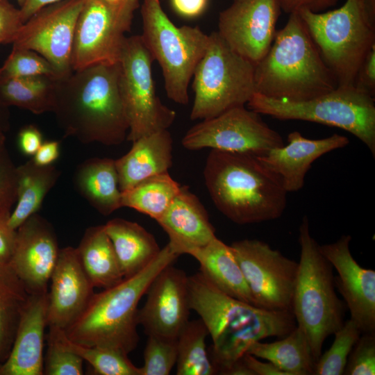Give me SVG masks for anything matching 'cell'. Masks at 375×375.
<instances>
[{"mask_svg": "<svg viewBox=\"0 0 375 375\" xmlns=\"http://www.w3.org/2000/svg\"><path fill=\"white\" fill-rule=\"evenodd\" d=\"M119 62L97 65L55 80L51 111L65 136L118 145L129 124L118 86Z\"/></svg>", "mask_w": 375, "mask_h": 375, "instance_id": "6da1fadb", "label": "cell"}, {"mask_svg": "<svg viewBox=\"0 0 375 375\" xmlns=\"http://www.w3.org/2000/svg\"><path fill=\"white\" fill-rule=\"evenodd\" d=\"M203 178L216 208L238 224L278 219L286 208L281 178L257 156L211 150Z\"/></svg>", "mask_w": 375, "mask_h": 375, "instance_id": "7a4b0ae2", "label": "cell"}, {"mask_svg": "<svg viewBox=\"0 0 375 375\" xmlns=\"http://www.w3.org/2000/svg\"><path fill=\"white\" fill-rule=\"evenodd\" d=\"M254 83L256 93L290 101L310 100L338 87L297 12L290 14L267 53L255 65Z\"/></svg>", "mask_w": 375, "mask_h": 375, "instance_id": "3957f363", "label": "cell"}, {"mask_svg": "<svg viewBox=\"0 0 375 375\" xmlns=\"http://www.w3.org/2000/svg\"><path fill=\"white\" fill-rule=\"evenodd\" d=\"M178 255L169 245L141 272L94 293L79 317L65 330L74 342L128 354L137 347L138 306L155 276Z\"/></svg>", "mask_w": 375, "mask_h": 375, "instance_id": "277c9868", "label": "cell"}, {"mask_svg": "<svg viewBox=\"0 0 375 375\" xmlns=\"http://www.w3.org/2000/svg\"><path fill=\"white\" fill-rule=\"evenodd\" d=\"M299 243L300 258L291 310L317 361L326 339L342 326L345 304L336 294L333 267L311 235L306 215L299 228Z\"/></svg>", "mask_w": 375, "mask_h": 375, "instance_id": "5b68a950", "label": "cell"}, {"mask_svg": "<svg viewBox=\"0 0 375 375\" xmlns=\"http://www.w3.org/2000/svg\"><path fill=\"white\" fill-rule=\"evenodd\" d=\"M333 74L338 87L354 86L357 73L375 46V24L369 20L364 0H346L339 8L298 12Z\"/></svg>", "mask_w": 375, "mask_h": 375, "instance_id": "8992f818", "label": "cell"}, {"mask_svg": "<svg viewBox=\"0 0 375 375\" xmlns=\"http://www.w3.org/2000/svg\"><path fill=\"white\" fill-rule=\"evenodd\" d=\"M140 37L160 66L168 98L189 102L188 86L206 50L209 35L199 26H176L163 11L160 0H143Z\"/></svg>", "mask_w": 375, "mask_h": 375, "instance_id": "52a82bcc", "label": "cell"}, {"mask_svg": "<svg viewBox=\"0 0 375 375\" xmlns=\"http://www.w3.org/2000/svg\"><path fill=\"white\" fill-rule=\"evenodd\" d=\"M249 109L281 120H301L342 128L362 141L375 156L374 98L354 86L303 101L276 99L255 93Z\"/></svg>", "mask_w": 375, "mask_h": 375, "instance_id": "ba28073f", "label": "cell"}, {"mask_svg": "<svg viewBox=\"0 0 375 375\" xmlns=\"http://www.w3.org/2000/svg\"><path fill=\"white\" fill-rule=\"evenodd\" d=\"M254 69L255 65L232 50L217 31L212 32L193 74L191 119H210L247 103L256 92Z\"/></svg>", "mask_w": 375, "mask_h": 375, "instance_id": "9c48e42d", "label": "cell"}, {"mask_svg": "<svg viewBox=\"0 0 375 375\" xmlns=\"http://www.w3.org/2000/svg\"><path fill=\"white\" fill-rule=\"evenodd\" d=\"M153 61L140 35L126 38L119 62L118 86L129 124L126 140L132 142L168 129L176 119V112L156 94Z\"/></svg>", "mask_w": 375, "mask_h": 375, "instance_id": "30bf717a", "label": "cell"}, {"mask_svg": "<svg viewBox=\"0 0 375 375\" xmlns=\"http://www.w3.org/2000/svg\"><path fill=\"white\" fill-rule=\"evenodd\" d=\"M139 0H85L74 36L73 71L119 62Z\"/></svg>", "mask_w": 375, "mask_h": 375, "instance_id": "8fae6325", "label": "cell"}, {"mask_svg": "<svg viewBox=\"0 0 375 375\" xmlns=\"http://www.w3.org/2000/svg\"><path fill=\"white\" fill-rule=\"evenodd\" d=\"M181 144L188 150L208 148L257 156L284 145L281 135L244 106L201 120L186 132Z\"/></svg>", "mask_w": 375, "mask_h": 375, "instance_id": "7c38bea8", "label": "cell"}, {"mask_svg": "<svg viewBox=\"0 0 375 375\" xmlns=\"http://www.w3.org/2000/svg\"><path fill=\"white\" fill-rule=\"evenodd\" d=\"M230 247L256 306L291 310L298 262L256 239L235 241Z\"/></svg>", "mask_w": 375, "mask_h": 375, "instance_id": "4fadbf2b", "label": "cell"}, {"mask_svg": "<svg viewBox=\"0 0 375 375\" xmlns=\"http://www.w3.org/2000/svg\"><path fill=\"white\" fill-rule=\"evenodd\" d=\"M85 0H62L32 15L19 28L12 48L30 49L46 58L63 77L73 70L76 22Z\"/></svg>", "mask_w": 375, "mask_h": 375, "instance_id": "5bb4252c", "label": "cell"}, {"mask_svg": "<svg viewBox=\"0 0 375 375\" xmlns=\"http://www.w3.org/2000/svg\"><path fill=\"white\" fill-rule=\"evenodd\" d=\"M278 0H233L219 15L218 33L254 65L269 51L281 15Z\"/></svg>", "mask_w": 375, "mask_h": 375, "instance_id": "9a60e30c", "label": "cell"}, {"mask_svg": "<svg viewBox=\"0 0 375 375\" xmlns=\"http://www.w3.org/2000/svg\"><path fill=\"white\" fill-rule=\"evenodd\" d=\"M145 294L146 301L138 310V325L147 335L176 339L191 310L185 272L173 264L167 265L155 276Z\"/></svg>", "mask_w": 375, "mask_h": 375, "instance_id": "2e32d148", "label": "cell"}, {"mask_svg": "<svg viewBox=\"0 0 375 375\" xmlns=\"http://www.w3.org/2000/svg\"><path fill=\"white\" fill-rule=\"evenodd\" d=\"M351 236L319 245L323 256L338 272L335 288L344 299L351 319L362 333L375 331V271L360 266L349 248Z\"/></svg>", "mask_w": 375, "mask_h": 375, "instance_id": "e0dca14e", "label": "cell"}, {"mask_svg": "<svg viewBox=\"0 0 375 375\" xmlns=\"http://www.w3.org/2000/svg\"><path fill=\"white\" fill-rule=\"evenodd\" d=\"M59 250L53 226L38 214L17 228L9 264L30 294L48 291Z\"/></svg>", "mask_w": 375, "mask_h": 375, "instance_id": "ac0fdd59", "label": "cell"}, {"mask_svg": "<svg viewBox=\"0 0 375 375\" xmlns=\"http://www.w3.org/2000/svg\"><path fill=\"white\" fill-rule=\"evenodd\" d=\"M191 310L206 326L212 342L248 324L267 319L277 310L264 309L223 292L200 272L188 276Z\"/></svg>", "mask_w": 375, "mask_h": 375, "instance_id": "d6986e66", "label": "cell"}, {"mask_svg": "<svg viewBox=\"0 0 375 375\" xmlns=\"http://www.w3.org/2000/svg\"><path fill=\"white\" fill-rule=\"evenodd\" d=\"M49 284L47 326L65 330L83 312L94 294V286L77 248L60 249Z\"/></svg>", "mask_w": 375, "mask_h": 375, "instance_id": "ffe728a7", "label": "cell"}, {"mask_svg": "<svg viewBox=\"0 0 375 375\" xmlns=\"http://www.w3.org/2000/svg\"><path fill=\"white\" fill-rule=\"evenodd\" d=\"M47 299L48 291L31 294L22 311L10 351L0 365V375L44 374Z\"/></svg>", "mask_w": 375, "mask_h": 375, "instance_id": "44dd1931", "label": "cell"}, {"mask_svg": "<svg viewBox=\"0 0 375 375\" xmlns=\"http://www.w3.org/2000/svg\"><path fill=\"white\" fill-rule=\"evenodd\" d=\"M349 139L337 133L322 139H308L299 131L288 135V144L269 150L259 158L281 178L288 192L302 189L312 164L333 150L345 147Z\"/></svg>", "mask_w": 375, "mask_h": 375, "instance_id": "7402d4cb", "label": "cell"}, {"mask_svg": "<svg viewBox=\"0 0 375 375\" xmlns=\"http://www.w3.org/2000/svg\"><path fill=\"white\" fill-rule=\"evenodd\" d=\"M156 222L167 233L169 245L178 255L188 254L216 238L208 214L188 187L181 186L169 206Z\"/></svg>", "mask_w": 375, "mask_h": 375, "instance_id": "603a6c76", "label": "cell"}, {"mask_svg": "<svg viewBox=\"0 0 375 375\" xmlns=\"http://www.w3.org/2000/svg\"><path fill=\"white\" fill-rule=\"evenodd\" d=\"M132 143L131 149L115 160L121 192L149 177L168 172L172 166L173 140L167 129L142 137Z\"/></svg>", "mask_w": 375, "mask_h": 375, "instance_id": "cb8c5ba5", "label": "cell"}, {"mask_svg": "<svg viewBox=\"0 0 375 375\" xmlns=\"http://www.w3.org/2000/svg\"><path fill=\"white\" fill-rule=\"evenodd\" d=\"M297 326L291 310H278L272 317L254 322L212 342L209 356L217 374H223L256 342L268 337L283 338Z\"/></svg>", "mask_w": 375, "mask_h": 375, "instance_id": "d4e9b609", "label": "cell"}, {"mask_svg": "<svg viewBox=\"0 0 375 375\" xmlns=\"http://www.w3.org/2000/svg\"><path fill=\"white\" fill-rule=\"evenodd\" d=\"M188 254L197 260L199 272L219 290L257 306L230 245L216 237Z\"/></svg>", "mask_w": 375, "mask_h": 375, "instance_id": "484cf974", "label": "cell"}, {"mask_svg": "<svg viewBox=\"0 0 375 375\" xmlns=\"http://www.w3.org/2000/svg\"><path fill=\"white\" fill-rule=\"evenodd\" d=\"M104 228L124 278L144 269L161 249L155 237L136 222L114 218L107 222Z\"/></svg>", "mask_w": 375, "mask_h": 375, "instance_id": "4316f807", "label": "cell"}, {"mask_svg": "<svg viewBox=\"0 0 375 375\" xmlns=\"http://www.w3.org/2000/svg\"><path fill=\"white\" fill-rule=\"evenodd\" d=\"M74 183L79 194L104 216L122 208L115 160L92 158L79 165Z\"/></svg>", "mask_w": 375, "mask_h": 375, "instance_id": "83f0119b", "label": "cell"}, {"mask_svg": "<svg viewBox=\"0 0 375 375\" xmlns=\"http://www.w3.org/2000/svg\"><path fill=\"white\" fill-rule=\"evenodd\" d=\"M76 248L94 288L103 290L123 281L117 255L104 225L88 228Z\"/></svg>", "mask_w": 375, "mask_h": 375, "instance_id": "f1b7e54d", "label": "cell"}, {"mask_svg": "<svg viewBox=\"0 0 375 375\" xmlns=\"http://www.w3.org/2000/svg\"><path fill=\"white\" fill-rule=\"evenodd\" d=\"M17 198L9 217L10 226L17 230L36 214L60 172L54 166H41L31 159L17 167Z\"/></svg>", "mask_w": 375, "mask_h": 375, "instance_id": "f546056e", "label": "cell"}, {"mask_svg": "<svg viewBox=\"0 0 375 375\" xmlns=\"http://www.w3.org/2000/svg\"><path fill=\"white\" fill-rule=\"evenodd\" d=\"M246 353L269 361L287 375H313L315 359L308 339L296 326L281 340L252 344Z\"/></svg>", "mask_w": 375, "mask_h": 375, "instance_id": "4dcf8cb0", "label": "cell"}, {"mask_svg": "<svg viewBox=\"0 0 375 375\" xmlns=\"http://www.w3.org/2000/svg\"><path fill=\"white\" fill-rule=\"evenodd\" d=\"M31 294L9 263H0V365L7 358Z\"/></svg>", "mask_w": 375, "mask_h": 375, "instance_id": "1f68e13d", "label": "cell"}, {"mask_svg": "<svg viewBox=\"0 0 375 375\" xmlns=\"http://www.w3.org/2000/svg\"><path fill=\"white\" fill-rule=\"evenodd\" d=\"M181 188L168 172L154 175L122 192V207L133 208L156 221L169 206Z\"/></svg>", "mask_w": 375, "mask_h": 375, "instance_id": "d6a6232c", "label": "cell"}, {"mask_svg": "<svg viewBox=\"0 0 375 375\" xmlns=\"http://www.w3.org/2000/svg\"><path fill=\"white\" fill-rule=\"evenodd\" d=\"M55 80L44 76L0 79V103L35 115L51 112Z\"/></svg>", "mask_w": 375, "mask_h": 375, "instance_id": "836d02e7", "label": "cell"}, {"mask_svg": "<svg viewBox=\"0 0 375 375\" xmlns=\"http://www.w3.org/2000/svg\"><path fill=\"white\" fill-rule=\"evenodd\" d=\"M208 335L200 319L188 322L177 337V375L217 374L206 349Z\"/></svg>", "mask_w": 375, "mask_h": 375, "instance_id": "e575fe53", "label": "cell"}, {"mask_svg": "<svg viewBox=\"0 0 375 375\" xmlns=\"http://www.w3.org/2000/svg\"><path fill=\"white\" fill-rule=\"evenodd\" d=\"M49 327L54 330L59 341L66 349L89 363L95 374L140 375V367L133 364L127 354L108 348L74 342L67 338L64 329L52 326Z\"/></svg>", "mask_w": 375, "mask_h": 375, "instance_id": "d590c367", "label": "cell"}, {"mask_svg": "<svg viewBox=\"0 0 375 375\" xmlns=\"http://www.w3.org/2000/svg\"><path fill=\"white\" fill-rule=\"evenodd\" d=\"M361 333L351 319L345 321L333 334L335 339L331 347L315 362L313 375L344 374L348 357Z\"/></svg>", "mask_w": 375, "mask_h": 375, "instance_id": "8d00e7d4", "label": "cell"}, {"mask_svg": "<svg viewBox=\"0 0 375 375\" xmlns=\"http://www.w3.org/2000/svg\"><path fill=\"white\" fill-rule=\"evenodd\" d=\"M44 76L58 79L61 76L43 56L30 49L12 48L0 67V79Z\"/></svg>", "mask_w": 375, "mask_h": 375, "instance_id": "74e56055", "label": "cell"}, {"mask_svg": "<svg viewBox=\"0 0 375 375\" xmlns=\"http://www.w3.org/2000/svg\"><path fill=\"white\" fill-rule=\"evenodd\" d=\"M140 375H168L177 360V338L147 335Z\"/></svg>", "mask_w": 375, "mask_h": 375, "instance_id": "f35d334b", "label": "cell"}, {"mask_svg": "<svg viewBox=\"0 0 375 375\" xmlns=\"http://www.w3.org/2000/svg\"><path fill=\"white\" fill-rule=\"evenodd\" d=\"M47 344V351L44 359V374H83V360L60 343L51 327H49Z\"/></svg>", "mask_w": 375, "mask_h": 375, "instance_id": "ab89813d", "label": "cell"}, {"mask_svg": "<svg viewBox=\"0 0 375 375\" xmlns=\"http://www.w3.org/2000/svg\"><path fill=\"white\" fill-rule=\"evenodd\" d=\"M344 374H375V331L361 333L348 357Z\"/></svg>", "mask_w": 375, "mask_h": 375, "instance_id": "60d3db41", "label": "cell"}, {"mask_svg": "<svg viewBox=\"0 0 375 375\" xmlns=\"http://www.w3.org/2000/svg\"><path fill=\"white\" fill-rule=\"evenodd\" d=\"M17 167L6 146L0 147V215L11 212L17 198Z\"/></svg>", "mask_w": 375, "mask_h": 375, "instance_id": "b9f144b4", "label": "cell"}, {"mask_svg": "<svg viewBox=\"0 0 375 375\" xmlns=\"http://www.w3.org/2000/svg\"><path fill=\"white\" fill-rule=\"evenodd\" d=\"M23 24L20 10L0 0V44H12Z\"/></svg>", "mask_w": 375, "mask_h": 375, "instance_id": "7bdbcfd3", "label": "cell"}, {"mask_svg": "<svg viewBox=\"0 0 375 375\" xmlns=\"http://www.w3.org/2000/svg\"><path fill=\"white\" fill-rule=\"evenodd\" d=\"M354 87L366 94L375 97V46L367 54L356 75Z\"/></svg>", "mask_w": 375, "mask_h": 375, "instance_id": "ee69618b", "label": "cell"}, {"mask_svg": "<svg viewBox=\"0 0 375 375\" xmlns=\"http://www.w3.org/2000/svg\"><path fill=\"white\" fill-rule=\"evenodd\" d=\"M10 215H0V263H9L15 248L17 230L9 224Z\"/></svg>", "mask_w": 375, "mask_h": 375, "instance_id": "f6af8a7d", "label": "cell"}, {"mask_svg": "<svg viewBox=\"0 0 375 375\" xmlns=\"http://www.w3.org/2000/svg\"><path fill=\"white\" fill-rule=\"evenodd\" d=\"M42 142V134L35 125L24 126L19 131L18 146L24 155L33 156Z\"/></svg>", "mask_w": 375, "mask_h": 375, "instance_id": "bcb514c9", "label": "cell"}, {"mask_svg": "<svg viewBox=\"0 0 375 375\" xmlns=\"http://www.w3.org/2000/svg\"><path fill=\"white\" fill-rule=\"evenodd\" d=\"M339 0H278L281 10L289 15L300 10L322 12L336 5Z\"/></svg>", "mask_w": 375, "mask_h": 375, "instance_id": "7dc6e473", "label": "cell"}, {"mask_svg": "<svg viewBox=\"0 0 375 375\" xmlns=\"http://www.w3.org/2000/svg\"><path fill=\"white\" fill-rule=\"evenodd\" d=\"M60 156V142L51 140L43 142L33 155V162L41 166L52 165Z\"/></svg>", "mask_w": 375, "mask_h": 375, "instance_id": "c3c4849f", "label": "cell"}, {"mask_svg": "<svg viewBox=\"0 0 375 375\" xmlns=\"http://www.w3.org/2000/svg\"><path fill=\"white\" fill-rule=\"evenodd\" d=\"M175 11L185 17H195L203 12L208 0H171Z\"/></svg>", "mask_w": 375, "mask_h": 375, "instance_id": "681fc988", "label": "cell"}, {"mask_svg": "<svg viewBox=\"0 0 375 375\" xmlns=\"http://www.w3.org/2000/svg\"><path fill=\"white\" fill-rule=\"evenodd\" d=\"M242 360L253 375H287L273 363L260 361L252 355L245 353Z\"/></svg>", "mask_w": 375, "mask_h": 375, "instance_id": "f907efd6", "label": "cell"}, {"mask_svg": "<svg viewBox=\"0 0 375 375\" xmlns=\"http://www.w3.org/2000/svg\"><path fill=\"white\" fill-rule=\"evenodd\" d=\"M60 1L62 0H25L19 8L23 23L42 8Z\"/></svg>", "mask_w": 375, "mask_h": 375, "instance_id": "816d5d0a", "label": "cell"}, {"mask_svg": "<svg viewBox=\"0 0 375 375\" xmlns=\"http://www.w3.org/2000/svg\"><path fill=\"white\" fill-rule=\"evenodd\" d=\"M224 375H253V372L247 367L242 358L233 364L223 374Z\"/></svg>", "mask_w": 375, "mask_h": 375, "instance_id": "f5cc1de1", "label": "cell"}, {"mask_svg": "<svg viewBox=\"0 0 375 375\" xmlns=\"http://www.w3.org/2000/svg\"><path fill=\"white\" fill-rule=\"evenodd\" d=\"M10 128V112L8 107L0 103V129L5 133Z\"/></svg>", "mask_w": 375, "mask_h": 375, "instance_id": "db71d44e", "label": "cell"}, {"mask_svg": "<svg viewBox=\"0 0 375 375\" xmlns=\"http://www.w3.org/2000/svg\"><path fill=\"white\" fill-rule=\"evenodd\" d=\"M364 5L369 20L375 24V0H364Z\"/></svg>", "mask_w": 375, "mask_h": 375, "instance_id": "11a10c76", "label": "cell"}, {"mask_svg": "<svg viewBox=\"0 0 375 375\" xmlns=\"http://www.w3.org/2000/svg\"><path fill=\"white\" fill-rule=\"evenodd\" d=\"M6 135L5 132L0 129V147L5 146Z\"/></svg>", "mask_w": 375, "mask_h": 375, "instance_id": "9f6ffc18", "label": "cell"}, {"mask_svg": "<svg viewBox=\"0 0 375 375\" xmlns=\"http://www.w3.org/2000/svg\"><path fill=\"white\" fill-rule=\"evenodd\" d=\"M17 1L18 2L19 5L21 7L23 5V3H24L25 0H17Z\"/></svg>", "mask_w": 375, "mask_h": 375, "instance_id": "6f0895ef", "label": "cell"}, {"mask_svg": "<svg viewBox=\"0 0 375 375\" xmlns=\"http://www.w3.org/2000/svg\"><path fill=\"white\" fill-rule=\"evenodd\" d=\"M106 1H112V2H116V1H122V0H106Z\"/></svg>", "mask_w": 375, "mask_h": 375, "instance_id": "680465c9", "label": "cell"}]
</instances>
